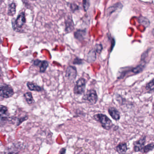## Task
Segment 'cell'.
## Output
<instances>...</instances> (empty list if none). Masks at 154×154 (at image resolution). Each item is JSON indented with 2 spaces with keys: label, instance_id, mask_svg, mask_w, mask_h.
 <instances>
[{
  "label": "cell",
  "instance_id": "8",
  "mask_svg": "<svg viewBox=\"0 0 154 154\" xmlns=\"http://www.w3.org/2000/svg\"><path fill=\"white\" fill-rule=\"evenodd\" d=\"M0 118H1V124L3 122H7L8 120L9 113L7 107L4 105H1L0 106Z\"/></svg>",
  "mask_w": 154,
  "mask_h": 154
},
{
  "label": "cell",
  "instance_id": "10",
  "mask_svg": "<svg viewBox=\"0 0 154 154\" xmlns=\"http://www.w3.org/2000/svg\"><path fill=\"white\" fill-rule=\"evenodd\" d=\"M109 113L111 117L116 121H118L120 118V114L116 109L114 107H110L108 109Z\"/></svg>",
  "mask_w": 154,
  "mask_h": 154
},
{
  "label": "cell",
  "instance_id": "25",
  "mask_svg": "<svg viewBox=\"0 0 154 154\" xmlns=\"http://www.w3.org/2000/svg\"><path fill=\"white\" fill-rule=\"evenodd\" d=\"M73 63V64H75V65H81V64H83V60L82 59H80L78 57H76L74 60Z\"/></svg>",
  "mask_w": 154,
  "mask_h": 154
},
{
  "label": "cell",
  "instance_id": "2",
  "mask_svg": "<svg viewBox=\"0 0 154 154\" xmlns=\"http://www.w3.org/2000/svg\"><path fill=\"white\" fill-rule=\"evenodd\" d=\"M14 95V91L12 87L9 85L3 84L0 87V96L2 99L10 98Z\"/></svg>",
  "mask_w": 154,
  "mask_h": 154
},
{
  "label": "cell",
  "instance_id": "29",
  "mask_svg": "<svg viewBox=\"0 0 154 154\" xmlns=\"http://www.w3.org/2000/svg\"><path fill=\"white\" fill-rule=\"evenodd\" d=\"M32 1H34V0H32Z\"/></svg>",
  "mask_w": 154,
  "mask_h": 154
},
{
  "label": "cell",
  "instance_id": "11",
  "mask_svg": "<svg viewBox=\"0 0 154 154\" xmlns=\"http://www.w3.org/2000/svg\"><path fill=\"white\" fill-rule=\"evenodd\" d=\"M27 87L30 91H36V92H41L43 90V89L37 84L34 82H28L27 83Z\"/></svg>",
  "mask_w": 154,
  "mask_h": 154
},
{
  "label": "cell",
  "instance_id": "12",
  "mask_svg": "<svg viewBox=\"0 0 154 154\" xmlns=\"http://www.w3.org/2000/svg\"><path fill=\"white\" fill-rule=\"evenodd\" d=\"M86 34H87L86 30L79 29V30H77L76 32H75L74 36L76 39L81 41L84 40Z\"/></svg>",
  "mask_w": 154,
  "mask_h": 154
},
{
  "label": "cell",
  "instance_id": "16",
  "mask_svg": "<svg viewBox=\"0 0 154 154\" xmlns=\"http://www.w3.org/2000/svg\"><path fill=\"white\" fill-rule=\"evenodd\" d=\"M23 96L25 97L26 101L27 102L28 104L31 105V104H33L35 102L33 98L32 93L31 92H28L25 93L23 95Z\"/></svg>",
  "mask_w": 154,
  "mask_h": 154
},
{
  "label": "cell",
  "instance_id": "21",
  "mask_svg": "<svg viewBox=\"0 0 154 154\" xmlns=\"http://www.w3.org/2000/svg\"><path fill=\"white\" fill-rule=\"evenodd\" d=\"M154 148V143H151V144H148L147 146H144V147L142 149L141 152L143 153H147L153 150Z\"/></svg>",
  "mask_w": 154,
  "mask_h": 154
},
{
  "label": "cell",
  "instance_id": "24",
  "mask_svg": "<svg viewBox=\"0 0 154 154\" xmlns=\"http://www.w3.org/2000/svg\"><path fill=\"white\" fill-rule=\"evenodd\" d=\"M89 5V0H83V6L85 11L88 10Z\"/></svg>",
  "mask_w": 154,
  "mask_h": 154
},
{
  "label": "cell",
  "instance_id": "17",
  "mask_svg": "<svg viewBox=\"0 0 154 154\" xmlns=\"http://www.w3.org/2000/svg\"><path fill=\"white\" fill-rule=\"evenodd\" d=\"M16 13V5L15 3H12L9 6L8 9V15L10 16H13Z\"/></svg>",
  "mask_w": 154,
  "mask_h": 154
},
{
  "label": "cell",
  "instance_id": "28",
  "mask_svg": "<svg viewBox=\"0 0 154 154\" xmlns=\"http://www.w3.org/2000/svg\"><path fill=\"white\" fill-rule=\"evenodd\" d=\"M152 34L154 36V28L153 29V30H152Z\"/></svg>",
  "mask_w": 154,
  "mask_h": 154
},
{
  "label": "cell",
  "instance_id": "13",
  "mask_svg": "<svg viewBox=\"0 0 154 154\" xmlns=\"http://www.w3.org/2000/svg\"><path fill=\"white\" fill-rule=\"evenodd\" d=\"M122 7V5L121 3H118L114 4L112 7H110L107 10V15H110L113 13L115 12L116 10H118L119 9H121Z\"/></svg>",
  "mask_w": 154,
  "mask_h": 154
},
{
  "label": "cell",
  "instance_id": "4",
  "mask_svg": "<svg viewBox=\"0 0 154 154\" xmlns=\"http://www.w3.org/2000/svg\"><path fill=\"white\" fill-rule=\"evenodd\" d=\"M83 100L87 101L90 104H95L98 101L97 93L95 89H89L87 91L83 97Z\"/></svg>",
  "mask_w": 154,
  "mask_h": 154
},
{
  "label": "cell",
  "instance_id": "15",
  "mask_svg": "<svg viewBox=\"0 0 154 154\" xmlns=\"http://www.w3.org/2000/svg\"><path fill=\"white\" fill-rule=\"evenodd\" d=\"M95 50H92L88 54L87 60L88 62H93L95 61L96 59V52Z\"/></svg>",
  "mask_w": 154,
  "mask_h": 154
},
{
  "label": "cell",
  "instance_id": "3",
  "mask_svg": "<svg viewBox=\"0 0 154 154\" xmlns=\"http://www.w3.org/2000/svg\"><path fill=\"white\" fill-rule=\"evenodd\" d=\"M86 80L84 78L78 79L74 87V93L76 95H82L84 94L86 90Z\"/></svg>",
  "mask_w": 154,
  "mask_h": 154
},
{
  "label": "cell",
  "instance_id": "20",
  "mask_svg": "<svg viewBox=\"0 0 154 154\" xmlns=\"http://www.w3.org/2000/svg\"><path fill=\"white\" fill-rule=\"evenodd\" d=\"M66 31L68 32H70L73 30L74 28L73 23L72 19H69L66 22Z\"/></svg>",
  "mask_w": 154,
  "mask_h": 154
},
{
  "label": "cell",
  "instance_id": "7",
  "mask_svg": "<svg viewBox=\"0 0 154 154\" xmlns=\"http://www.w3.org/2000/svg\"><path fill=\"white\" fill-rule=\"evenodd\" d=\"M26 22V17H25V13L22 12L17 16L16 20L15 21L14 25L15 29L21 28L23 26L25 25Z\"/></svg>",
  "mask_w": 154,
  "mask_h": 154
},
{
  "label": "cell",
  "instance_id": "26",
  "mask_svg": "<svg viewBox=\"0 0 154 154\" xmlns=\"http://www.w3.org/2000/svg\"><path fill=\"white\" fill-rule=\"evenodd\" d=\"M103 49L102 45L101 44H98L95 45V51L98 54H100Z\"/></svg>",
  "mask_w": 154,
  "mask_h": 154
},
{
  "label": "cell",
  "instance_id": "23",
  "mask_svg": "<svg viewBox=\"0 0 154 154\" xmlns=\"http://www.w3.org/2000/svg\"><path fill=\"white\" fill-rule=\"evenodd\" d=\"M28 120V116H25L22 117L18 118V120L17 122V126H19L20 124H21L23 122L27 120Z\"/></svg>",
  "mask_w": 154,
  "mask_h": 154
},
{
  "label": "cell",
  "instance_id": "19",
  "mask_svg": "<svg viewBox=\"0 0 154 154\" xmlns=\"http://www.w3.org/2000/svg\"><path fill=\"white\" fill-rule=\"evenodd\" d=\"M145 65H143V64H140V65H138V66H137V67H136L132 69V72H133V73L137 74L141 73L142 71H143L144 68H145Z\"/></svg>",
  "mask_w": 154,
  "mask_h": 154
},
{
  "label": "cell",
  "instance_id": "5",
  "mask_svg": "<svg viewBox=\"0 0 154 154\" xmlns=\"http://www.w3.org/2000/svg\"><path fill=\"white\" fill-rule=\"evenodd\" d=\"M77 70L76 67L74 66H69L66 70L65 76L67 77L70 81H74L77 76Z\"/></svg>",
  "mask_w": 154,
  "mask_h": 154
},
{
  "label": "cell",
  "instance_id": "22",
  "mask_svg": "<svg viewBox=\"0 0 154 154\" xmlns=\"http://www.w3.org/2000/svg\"><path fill=\"white\" fill-rule=\"evenodd\" d=\"M146 89L149 91H153L154 90V79L147 84Z\"/></svg>",
  "mask_w": 154,
  "mask_h": 154
},
{
  "label": "cell",
  "instance_id": "27",
  "mask_svg": "<svg viewBox=\"0 0 154 154\" xmlns=\"http://www.w3.org/2000/svg\"><path fill=\"white\" fill-rule=\"evenodd\" d=\"M66 148H62L60 150V151H59V154H64L66 153Z\"/></svg>",
  "mask_w": 154,
  "mask_h": 154
},
{
  "label": "cell",
  "instance_id": "14",
  "mask_svg": "<svg viewBox=\"0 0 154 154\" xmlns=\"http://www.w3.org/2000/svg\"><path fill=\"white\" fill-rule=\"evenodd\" d=\"M127 145L125 143H121L117 145L116 147V150L120 154H123L126 153L128 150Z\"/></svg>",
  "mask_w": 154,
  "mask_h": 154
},
{
  "label": "cell",
  "instance_id": "1",
  "mask_svg": "<svg viewBox=\"0 0 154 154\" xmlns=\"http://www.w3.org/2000/svg\"><path fill=\"white\" fill-rule=\"evenodd\" d=\"M95 120L99 122L104 129L109 130L114 126L112 121L107 116L103 114H97L94 116Z\"/></svg>",
  "mask_w": 154,
  "mask_h": 154
},
{
  "label": "cell",
  "instance_id": "18",
  "mask_svg": "<svg viewBox=\"0 0 154 154\" xmlns=\"http://www.w3.org/2000/svg\"><path fill=\"white\" fill-rule=\"evenodd\" d=\"M138 21L140 24L144 26L145 27H147L150 24L149 20L143 16H140L138 19Z\"/></svg>",
  "mask_w": 154,
  "mask_h": 154
},
{
  "label": "cell",
  "instance_id": "6",
  "mask_svg": "<svg viewBox=\"0 0 154 154\" xmlns=\"http://www.w3.org/2000/svg\"><path fill=\"white\" fill-rule=\"evenodd\" d=\"M33 65L40 67V73H45L47 68L49 66V63L47 61H41L39 59L35 60L33 62Z\"/></svg>",
  "mask_w": 154,
  "mask_h": 154
},
{
  "label": "cell",
  "instance_id": "9",
  "mask_svg": "<svg viewBox=\"0 0 154 154\" xmlns=\"http://www.w3.org/2000/svg\"><path fill=\"white\" fill-rule=\"evenodd\" d=\"M146 142V136H142L138 141L135 142L134 143V150L135 152L142 151L145 146Z\"/></svg>",
  "mask_w": 154,
  "mask_h": 154
}]
</instances>
